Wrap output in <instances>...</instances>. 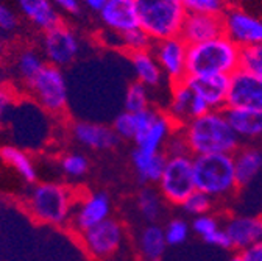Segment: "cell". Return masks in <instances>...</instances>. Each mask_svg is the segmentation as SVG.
I'll list each match as a JSON object with an SVG mask.
<instances>
[{"label":"cell","mask_w":262,"mask_h":261,"mask_svg":"<svg viewBox=\"0 0 262 261\" xmlns=\"http://www.w3.org/2000/svg\"><path fill=\"white\" fill-rule=\"evenodd\" d=\"M189 152L195 155L233 153L239 146V136L229 125L223 110H209L208 113L183 125Z\"/></svg>","instance_id":"obj_1"},{"label":"cell","mask_w":262,"mask_h":261,"mask_svg":"<svg viewBox=\"0 0 262 261\" xmlns=\"http://www.w3.org/2000/svg\"><path fill=\"white\" fill-rule=\"evenodd\" d=\"M241 50L226 35L189 46L187 77L231 75L241 69Z\"/></svg>","instance_id":"obj_2"},{"label":"cell","mask_w":262,"mask_h":261,"mask_svg":"<svg viewBox=\"0 0 262 261\" xmlns=\"http://www.w3.org/2000/svg\"><path fill=\"white\" fill-rule=\"evenodd\" d=\"M27 210L41 224L64 225L74 216L75 194L68 186L44 182L33 186L27 197Z\"/></svg>","instance_id":"obj_3"},{"label":"cell","mask_w":262,"mask_h":261,"mask_svg":"<svg viewBox=\"0 0 262 261\" xmlns=\"http://www.w3.org/2000/svg\"><path fill=\"white\" fill-rule=\"evenodd\" d=\"M139 27L153 41L177 38L187 11L181 0H135Z\"/></svg>","instance_id":"obj_4"},{"label":"cell","mask_w":262,"mask_h":261,"mask_svg":"<svg viewBox=\"0 0 262 261\" xmlns=\"http://www.w3.org/2000/svg\"><path fill=\"white\" fill-rule=\"evenodd\" d=\"M195 189L208 195H222L237 186L234 155L208 153L193 156Z\"/></svg>","instance_id":"obj_5"},{"label":"cell","mask_w":262,"mask_h":261,"mask_svg":"<svg viewBox=\"0 0 262 261\" xmlns=\"http://www.w3.org/2000/svg\"><path fill=\"white\" fill-rule=\"evenodd\" d=\"M161 191L169 202L183 205L195 191L193 182V158L190 155L169 156L166 168L159 180Z\"/></svg>","instance_id":"obj_6"},{"label":"cell","mask_w":262,"mask_h":261,"mask_svg":"<svg viewBox=\"0 0 262 261\" xmlns=\"http://www.w3.org/2000/svg\"><path fill=\"white\" fill-rule=\"evenodd\" d=\"M86 250L98 259L113 256L123 239V230L117 220L108 217L106 220L94 225L89 230L81 233Z\"/></svg>","instance_id":"obj_7"},{"label":"cell","mask_w":262,"mask_h":261,"mask_svg":"<svg viewBox=\"0 0 262 261\" xmlns=\"http://www.w3.org/2000/svg\"><path fill=\"white\" fill-rule=\"evenodd\" d=\"M187 49L189 46L180 36L155 41L153 44V55L164 75L172 83L183 82L187 77Z\"/></svg>","instance_id":"obj_8"},{"label":"cell","mask_w":262,"mask_h":261,"mask_svg":"<svg viewBox=\"0 0 262 261\" xmlns=\"http://www.w3.org/2000/svg\"><path fill=\"white\" fill-rule=\"evenodd\" d=\"M226 107H245L262 110V77L244 69L229 75Z\"/></svg>","instance_id":"obj_9"},{"label":"cell","mask_w":262,"mask_h":261,"mask_svg":"<svg viewBox=\"0 0 262 261\" xmlns=\"http://www.w3.org/2000/svg\"><path fill=\"white\" fill-rule=\"evenodd\" d=\"M209 110L211 108L208 107V104L189 88L186 80L173 83L172 99H170L169 114H167L173 124H177L178 127H183L189 121L208 113Z\"/></svg>","instance_id":"obj_10"},{"label":"cell","mask_w":262,"mask_h":261,"mask_svg":"<svg viewBox=\"0 0 262 261\" xmlns=\"http://www.w3.org/2000/svg\"><path fill=\"white\" fill-rule=\"evenodd\" d=\"M225 35L241 49L262 43V21L242 10L223 14Z\"/></svg>","instance_id":"obj_11"},{"label":"cell","mask_w":262,"mask_h":261,"mask_svg":"<svg viewBox=\"0 0 262 261\" xmlns=\"http://www.w3.org/2000/svg\"><path fill=\"white\" fill-rule=\"evenodd\" d=\"M225 35L223 14H203V13H187L180 38L187 44H200Z\"/></svg>","instance_id":"obj_12"},{"label":"cell","mask_w":262,"mask_h":261,"mask_svg":"<svg viewBox=\"0 0 262 261\" xmlns=\"http://www.w3.org/2000/svg\"><path fill=\"white\" fill-rule=\"evenodd\" d=\"M31 85L35 86L42 105L50 111H59L64 108L68 101V89L61 72L53 66H44L41 72L33 78Z\"/></svg>","instance_id":"obj_13"},{"label":"cell","mask_w":262,"mask_h":261,"mask_svg":"<svg viewBox=\"0 0 262 261\" xmlns=\"http://www.w3.org/2000/svg\"><path fill=\"white\" fill-rule=\"evenodd\" d=\"M189 88L203 99L211 110H225L229 91V75H199L184 78Z\"/></svg>","instance_id":"obj_14"},{"label":"cell","mask_w":262,"mask_h":261,"mask_svg":"<svg viewBox=\"0 0 262 261\" xmlns=\"http://www.w3.org/2000/svg\"><path fill=\"white\" fill-rule=\"evenodd\" d=\"M111 213V202L105 192H94L89 194L80 202L77 211H74V225L83 233L94 225L100 224L110 217Z\"/></svg>","instance_id":"obj_15"},{"label":"cell","mask_w":262,"mask_h":261,"mask_svg":"<svg viewBox=\"0 0 262 261\" xmlns=\"http://www.w3.org/2000/svg\"><path fill=\"white\" fill-rule=\"evenodd\" d=\"M100 13L105 24L120 35L129 30L139 28V17L135 0H106Z\"/></svg>","instance_id":"obj_16"},{"label":"cell","mask_w":262,"mask_h":261,"mask_svg":"<svg viewBox=\"0 0 262 261\" xmlns=\"http://www.w3.org/2000/svg\"><path fill=\"white\" fill-rule=\"evenodd\" d=\"M223 111L239 139H256L262 136V110L245 107H226Z\"/></svg>","instance_id":"obj_17"},{"label":"cell","mask_w":262,"mask_h":261,"mask_svg":"<svg viewBox=\"0 0 262 261\" xmlns=\"http://www.w3.org/2000/svg\"><path fill=\"white\" fill-rule=\"evenodd\" d=\"M46 47L52 61L58 64L71 63L78 52V44L74 35L61 25H56L47 31Z\"/></svg>","instance_id":"obj_18"},{"label":"cell","mask_w":262,"mask_h":261,"mask_svg":"<svg viewBox=\"0 0 262 261\" xmlns=\"http://www.w3.org/2000/svg\"><path fill=\"white\" fill-rule=\"evenodd\" d=\"M226 233L233 247L244 250L262 241V217H234L228 222Z\"/></svg>","instance_id":"obj_19"},{"label":"cell","mask_w":262,"mask_h":261,"mask_svg":"<svg viewBox=\"0 0 262 261\" xmlns=\"http://www.w3.org/2000/svg\"><path fill=\"white\" fill-rule=\"evenodd\" d=\"M74 135L78 143L95 149V150H106L113 149L119 143V136L114 128H108L105 125H97L89 122H80L74 128Z\"/></svg>","instance_id":"obj_20"},{"label":"cell","mask_w":262,"mask_h":261,"mask_svg":"<svg viewBox=\"0 0 262 261\" xmlns=\"http://www.w3.org/2000/svg\"><path fill=\"white\" fill-rule=\"evenodd\" d=\"M129 59H131V66L135 69V74L138 77V82H141L147 88H155L162 82L164 72L159 66L156 56L153 55L151 49L131 52Z\"/></svg>","instance_id":"obj_21"},{"label":"cell","mask_w":262,"mask_h":261,"mask_svg":"<svg viewBox=\"0 0 262 261\" xmlns=\"http://www.w3.org/2000/svg\"><path fill=\"white\" fill-rule=\"evenodd\" d=\"M167 163V155L166 153H148L141 149H136L133 152V165L138 172V178L141 183H148V182H159L161 175L164 172Z\"/></svg>","instance_id":"obj_22"},{"label":"cell","mask_w":262,"mask_h":261,"mask_svg":"<svg viewBox=\"0 0 262 261\" xmlns=\"http://www.w3.org/2000/svg\"><path fill=\"white\" fill-rule=\"evenodd\" d=\"M234 169L237 186L251 183L262 171V150L254 147L242 149L234 155Z\"/></svg>","instance_id":"obj_23"},{"label":"cell","mask_w":262,"mask_h":261,"mask_svg":"<svg viewBox=\"0 0 262 261\" xmlns=\"http://www.w3.org/2000/svg\"><path fill=\"white\" fill-rule=\"evenodd\" d=\"M139 246H141L142 255L148 261L161 259V256L164 255V250H166V246H167L166 233H164V230L158 225H148L141 233Z\"/></svg>","instance_id":"obj_24"},{"label":"cell","mask_w":262,"mask_h":261,"mask_svg":"<svg viewBox=\"0 0 262 261\" xmlns=\"http://www.w3.org/2000/svg\"><path fill=\"white\" fill-rule=\"evenodd\" d=\"M173 122L169 116H159L153 127L150 128V132L145 135V138L138 144V149L148 152V153H156L159 152L161 146L166 144L167 138L172 133Z\"/></svg>","instance_id":"obj_25"},{"label":"cell","mask_w":262,"mask_h":261,"mask_svg":"<svg viewBox=\"0 0 262 261\" xmlns=\"http://www.w3.org/2000/svg\"><path fill=\"white\" fill-rule=\"evenodd\" d=\"M0 158H2L7 165L14 168L25 182H28V183L36 182V178H38L36 169L33 166L30 156L25 152H22L20 149H16L13 146H5L0 149Z\"/></svg>","instance_id":"obj_26"},{"label":"cell","mask_w":262,"mask_h":261,"mask_svg":"<svg viewBox=\"0 0 262 261\" xmlns=\"http://www.w3.org/2000/svg\"><path fill=\"white\" fill-rule=\"evenodd\" d=\"M22 10L44 28H53L58 25V16L52 10L47 0H19Z\"/></svg>","instance_id":"obj_27"},{"label":"cell","mask_w":262,"mask_h":261,"mask_svg":"<svg viewBox=\"0 0 262 261\" xmlns=\"http://www.w3.org/2000/svg\"><path fill=\"white\" fill-rule=\"evenodd\" d=\"M148 91L147 86L142 85L141 82H136L129 85L125 94V111L131 113H139L148 108Z\"/></svg>","instance_id":"obj_28"},{"label":"cell","mask_w":262,"mask_h":261,"mask_svg":"<svg viewBox=\"0 0 262 261\" xmlns=\"http://www.w3.org/2000/svg\"><path fill=\"white\" fill-rule=\"evenodd\" d=\"M241 69L262 77V43L241 50Z\"/></svg>","instance_id":"obj_29"},{"label":"cell","mask_w":262,"mask_h":261,"mask_svg":"<svg viewBox=\"0 0 262 261\" xmlns=\"http://www.w3.org/2000/svg\"><path fill=\"white\" fill-rule=\"evenodd\" d=\"M139 210L148 222H155L161 213V202L153 189H142L138 199Z\"/></svg>","instance_id":"obj_30"},{"label":"cell","mask_w":262,"mask_h":261,"mask_svg":"<svg viewBox=\"0 0 262 261\" xmlns=\"http://www.w3.org/2000/svg\"><path fill=\"white\" fill-rule=\"evenodd\" d=\"M114 132L119 138L135 139L138 133V114L131 111L119 114L114 121Z\"/></svg>","instance_id":"obj_31"},{"label":"cell","mask_w":262,"mask_h":261,"mask_svg":"<svg viewBox=\"0 0 262 261\" xmlns=\"http://www.w3.org/2000/svg\"><path fill=\"white\" fill-rule=\"evenodd\" d=\"M122 41L129 52L150 50L153 47V43H155L141 27L135 28V30H129V31H126V33H122Z\"/></svg>","instance_id":"obj_32"},{"label":"cell","mask_w":262,"mask_h":261,"mask_svg":"<svg viewBox=\"0 0 262 261\" xmlns=\"http://www.w3.org/2000/svg\"><path fill=\"white\" fill-rule=\"evenodd\" d=\"M187 13L223 14V0H181Z\"/></svg>","instance_id":"obj_33"},{"label":"cell","mask_w":262,"mask_h":261,"mask_svg":"<svg viewBox=\"0 0 262 261\" xmlns=\"http://www.w3.org/2000/svg\"><path fill=\"white\" fill-rule=\"evenodd\" d=\"M187 213L190 214H205L206 211H209L211 208V195L202 192V191H193L189 197L184 200V204L181 205Z\"/></svg>","instance_id":"obj_34"},{"label":"cell","mask_w":262,"mask_h":261,"mask_svg":"<svg viewBox=\"0 0 262 261\" xmlns=\"http://www.w3.org/2000/svg\"><path fill=\"white\" fill-rule=\"evenodd\" d=\"M62 169L64 172L71 175V177H81L86 174L88 171V159L83 156V155H78V153H72V155H68L62 158Z\"/></svg>","instance_id":"obj_35"},{"label":"cell","mask_w":262,"mask_h":261,"mask_svg":"<svg viewBox=\"0 0 262 261\" xmlns=\"http://www.w3.org/2000/svg\"><path fill=\"white\" fill-rule=\"evenodd\" d=\"M164 233H166L167 244L178 246V244H183L187 239L189 228H187V224L184 220L175 219V220L169 222V225H167L166 230H164Z\"/></svg>","instance_id":"obj_36"},{"label":"cell","mask_w":262,"mask_h":261,"mask_svg":"<svg viewBox=\"0 0 262 261\" xmlns=\"http://www.w3.org/2000/svg\"><path fill=\"white\" fill-rule=\"evenodd\" d=\"M19 66H20L22 75L27 80H30V83L33 82V78H35L41 72V69L44 68L42 64H41V61H39V58L36 55H33V53H24L20 56Z\"/></svg>","instance_id":"obj_37"},{"label":"cell","mask_w":262,"mask_h":261,"mask_svg":"<svg viewBox=\"0 0 262 261\" xmlns=\"http://www.w3.org/2000/svg\"><path fill=\"white\" fill-rule=\"evenodd\" d=\"M167 153L169 156H178V155H189V147H187V141L184 138L183 133V127H181V135L180 133H170V136L167 138Z\"/></svg>","instance_id":"obj_38"},{"label":"cell","mask_w":262,"mask_h":261,"mask_svg":"<svg viewBox=\"0 0 262 261\" xmlns=\"http://www.w3.org/2000/svg\"><path fill=\"white\" fill-rule=\"evenodd\" d=\"M192 228L195 230V233H199L202 238H206L208 235H211L212 232L217 230L219 225H217V220H215V219L202 214V216H199V217H196V219L193 220Z\"/></svg>","instance_id":"obj_39"},{"label":"cell","mask_w":262,"mask_h":261,"mask_svg":"<svg viewBox=\"0 0 262 261\" xmlns=\"http://www.w3.org/2000/svg\"><path fill=\"white\" fill-rule=\"evenodd\" d=\"M203 239L208 244H214V246L222 247V249H231L233 247V243H231V239H229L226 230H219V228L215 232H212L211 235H208L206 238H203Z\"/></svg>","instance_id":"obj_40"},{"label":"cell","mask_w":262,"mask_h":261,"mask_svg":"<svg viewBox=\"0 0 262 261\" xmlns=\"http://www.w3.org/2000/svg\"><path fill=\"white\" fill-rule=\"evenodd\" d=\"M241 258L242 261H262V241L244 249Z\"/></svg>","instance_id":"obj_41"},{"label":"cell","mask_w":262,"mask_h":261,"mask_svg":"<svg viewBox=\"0 0 262 261\" xmlns=\"http://www.w3.org/2000/svg\"><path fill=\"white\" fill-rule=\"evenodd\" d=\"M14 25H16V19H14L13 13L8 8L0 5V27L5 30H13Z\"/></svg>","instance_id":"obj_42"},{"label":"cell","mask_w":262,"mask_h":261,"mask_svg":"<svg viewBox=\"0 0 262 261\" xmlns=\"http://www.w3.org/2000/svg\"><path fill=\"white\" fill-rule=\"evenodd\" d=\"M56 4H59L64 10H68L71 13H78L80 11L77 0H56Z\"/></svg>","instance_id":"obj_43"},{"label":"cell","mask_w":262,"mask_h":261,"mask_svg":"<svg viewBox=\"0 0 262 261\" xmlns=\"http://www.w3.org/2000/svg\"><path fill=\"white\" fill-rule=\"evenodd\" d=\"M10 99H11L10 94L5 89H0V119H2V116H4V113L10 104Z\"/></svg>","instance_id":"obj_44"},{"label":"cell","mask_w":262,"mask_h":261,"mask_svg":"<svg viewBox=\"0 0 262 261\" xmlns=\"http://www.w3.org/2000/svg\"><path fill=\"white\" fill-rule=\"evenodd\" d=\"M84 2H86L92 10H102L103 5L106 4V0H84Z\"/></svg>","instance_id":"obj_45"},{"label":"cell","mask_w":262,"mask_h":261,"mask_svg":"<svg viewBox=\"0 0 262 261\" xmlns=\"http://www.w3.org/2000/svg\"><path fill=\"white\" fill-rule=\"evenodd\" d=\"M231 261H242V258H241V255H239V256H234Z\"/></svg>","instance_id":"obj_46"},{"label":"cell","mask_w":262,"mask_h":261,"mask_svg":"<svg viewBox=\"0 0 262 261\" xmlns=\"http://www.w3.org/2000/svg\"><path fill=\"white\" fill-rule=\"evenodd\" d=\"M153 261H161V259H153Z\"/></svg>","instance_id":"obj_47"},{"label":"cell","mask_w":262,"mask_h":261,"mask_svg":"<svg viewBox=\"0 0 262 261\" xmlns=\"http://www.w3.org/2000/svg\"><path fill=\"white\" fill-rule=\"evenodd\" d=\"M0 49H2V44H0Z\"/></svg>","instance_id":"obj_48"}]
</instances>
